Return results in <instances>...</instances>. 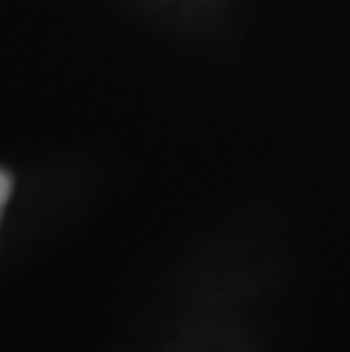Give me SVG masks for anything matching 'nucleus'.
<instances>
[{
    "mask_svg": "<svg viewBox=\"0 0 350 352\" xmlns=\"http://www.w3.org/2000/svg\"><path fill=\"white\" fill-rule=\"evenodd\" d=\"M10 193H12V177L5 170H0V214H3V207L7 198H10Z\"/></svg>",
    "mask_w": 350,
    "mask_h": 352,
    "instance_id": "nucleus-1",
    "label": "nucleus"
}]
</instances>
